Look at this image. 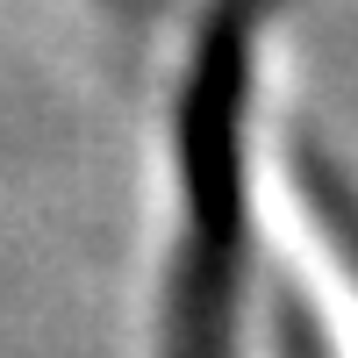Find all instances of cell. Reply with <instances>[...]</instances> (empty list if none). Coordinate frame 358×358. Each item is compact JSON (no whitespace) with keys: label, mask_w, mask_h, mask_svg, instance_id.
<instances>
[{"label":"cell","mask_w":358,"mask_h":358,"mask_svg":"<svg viewBox=\"0 0 358 358\" xmlns=\"http://www.w3.org/2000/svg\"><path fill=\"white\" fill-rule=\"evenodd\" d=\"M251 29L258 0H215L179 94V187L187 244L172 273L165 358H229L244 287V108H251Z\"/></svg>","instance_id":"1"},{"label":"cell","mask_w":358,"mask_h":358,"mask_svg":"<svg viewBox=\"0 0 358 358\" xmlns=\"http://www.w3.org/2000/svg\"><path fill=\"white\" fill-rule=\"evenodd\" d=\"M301 194H308V215H315V229L330 236L337 265H344V273H351V287H358V194L344 187V179H337L330 165H315V158H301Z\"/></svg>","instance_id":"2"},{"label":"cell","mask_w":358,"mask_h":358,"mask_svg":"<svg viewBox=\"0 0 358 358\" xmlns=\"http://www.w3.org/2000/svg\"><path fill=\"white\" fill-rule=\"evenodd\" d=\"M115 8H129V15H158L165 0H115Z\"/></svg>","instance_id":"3"}]
</instances>
